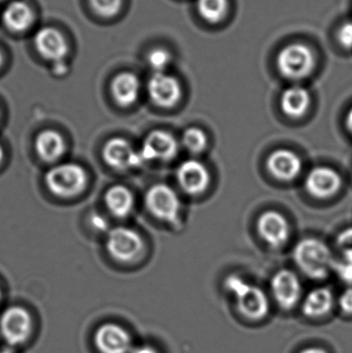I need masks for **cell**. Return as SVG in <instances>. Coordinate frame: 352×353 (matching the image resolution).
<instances>
[{
    "label": "cell",
    "mask_w": 352,
    "mask_h": 353,
    "mask_svg": "<svg viewBox=\"0 0 352 353\" xmlns=\"http://www.w3.org/2000/svg\"><path fill=\"white\" fill-rule=\"evenodd\" d=\"M293 256L299 269L314 280L327 278L335 265L330 249L318 239L300 241L293 248Z\"/></svg>",
    "instance_id": "obj_1"
},
{
    "label": "cell",
    "mask_w": 352,
    "mask_h": 353,
    "mask_svg": "<svg viewBox=\"0 0 352 353\" xmlns=\"http://www.w3.org/2000/svg\"><path fill=\"white\" fill-rule=\"evenodd\" d=\"M225 288L234 294L240 313L246 319L260 321L268 315L270 304L266 294L241 277L231 275L225 280Z\"/></svg>",
    "instance_id": "obj_2"
},
{
    "label": "cell",
    "mask_w": 352,
    "mask_h": 353,
    "mask_svg": "<svg viewBox=\"0 0 352 353\" xmlns=\"http://www.w3.org/2000/svg\"><path fill=\"white\" fill-rule=\"evenodd\" d=\"M45 182L53 194L72 197L84 191L88 176L85 170L76 163H60L47 172Z\"/></svg>",
    "instance_id": "obj_3"
},
{
    "label": "cell",
    "mask_w": 352,
    "mask_h": 353,
    "mask_svg": "<svg viewBox=\"0 0 352 353\" xmlns=\"http://www.w3.org/2000/svg\"><path fill=\"white\" fill-rule=\"evenodd\" d=\"M279 72L291 80H301L313 72L315 57L313 51L304 43H291L277 56Z\"/></svg>",
    "instance_id": "obj_4"
},
{
    "label": "cell",
    "mask_w": 352,
    "mask_h": 353,
    "mask_svg": "<svg viewBox=\"0 0 352 353\" xmlns=\"http://www.w3.org/2000/svg\"><path fill=\"white\" fill-rule=\"evenodd\" d=\"M145 205L157 219L175 224L179 220L181 201L176 191L169 185H153L145 194Z\"/></svg>",
    "instance_id": "obj_5"
},
{
    "label": "cell",
    "mask_w": 352,
    "mask_h": 353,
    "mask_svg": "<svg viewBox=\"0 0 352 353\" xmlns=\"http://www.w3.org/2000/svg\"><path fill=\"white\" fill-rule=\"evenodd\" d=\"M105 246L114 259L130 263L140 256L144 249V242L136 230L119 226L109 230Z\"/></svg>",
    "instance_id": "obj_6"
},
{
    "label": "cell",
    "mask_w": 352,
    "mask_h": 353,
    "mask_svg": "<svg viewBox=\"0 0 352 353\" xmlns=\"http://www.w3.org/2000/svg\"><path fill=\"white\" fill-rule=\"evenodd\" d=\"M30 313L22 307H10L0 317V333L10 346L24 344L32 334Z\"/></svg>",
    "instance_id": "obj_7"
},
{
    "label": "cell",
    "mask_w": 352,
    "mask_h": 353,
    "mask_svg": "<svg viewBox=\"0 0 352 353\" xmlns=\"http://www.w3.org/2000/svg\"><path fill=\"white\" fill-rule=\"evenodd\" d=\"M103 157L112 169L128 171L136 169L144 163L140 152L136 151L125 139H110L103 149Z\"/></svg>",
    "instance_id": "obj_8"
},
{
    "label": "cell",
    "mask_w": 352,
    "mask_h": 353,
    "mask_svg": "<svg viewBox=\"0 0 352 353\" xmlns=\"http://www.w3.org/2000/svg\"><path fill=\"white\" fill-rule=\"evenodd\" d=\"M179 150V145L173 134L165 130L151 132L145 138L140 152L145 161H169L175 159Z\"/></svg>",
    "instance_id": "obj_9"
},
{
    "label": "cell",
    "mask_w": 352,
    "mask_h": 353,
    "mask_svg": "<svg viewBox=\"0 0 352 353\" xmlns=\"http://www.w3.org/2000/svg\"><path fill=\"white\" fill-rule=\"evenodd\" d=\"M151 101L161 108H173L182 97V87L179 80L165 72H154L148 83Z\"/></svg>",
    "instance_id": "obj_10"
},
{
    "label": "cell",
    "mask_w": 352,
    "mask_h": 353,
    "mask_svg": "<svg viewBox=\"0 0 352 353\" xmlns=\"http://www.w3.org/2000/svg\"><path fill=\"white\" fill-rule=\"evenodd\" d=\"M271 288L277 304L285 310L293 308L301 298V282L298 276L289 270L277 272L273 276Z\"/></svg>",
    "instance_id": "obj_11"
},
{
    "label": "cell",
    "mask_w": 352,
    "mask_h": 353,
    "mask_svg": "<svg viewBox=\"0 0 352 353\" xmlns=\"http://www.w3.org/2000/svg\"><path fill=\"white\" fill-rule=\"evenodd\" d=\"M178 184L184 192L198 195L205 192L210 184V174L204 163L196 159L184 161L177 169Z\"/></svg>",
    "instance_id": "obj_12"
},
{
    "label": "cell",
    "mask_w": 352,
    "mask_h": 353,
    "mask_svg": "<svg viewBox=\"0 0 352 353\" xmlns=\"http://www.w3.org/2000/svg\"><path fill=\"white\" fill-rule=\"evenodd\" d=\"M94 344L101 353H132L130 334L115 323H105L95 332Z\"/></svg>",
    "instance_id": "obj_13"
},
{
    "label": "cell",
    "mask_w": 352,
    "mask_h": 353,
    "mask_svg": "<svg viewBox=\"0 0 352 353\" xmlns=\"http://www.w3.org/2000/svg\"><path fill=\"white\" fill-rule=\"evenodd\" d=\"M258 232L260 238L274 248L283 246L289 241V224L279 212H264L258 219Z\"/></svg>",
    "instance_id": "obj_14"
},
{
    "label": "cell",
    "mask_w": 352,
    "mask_h": 353,
    "mask_svg": "<svg viewBox=\"0 0 352 353\" xmlns=\"http://www.w3.org/2000/svg\"><path fill=\"white\" fill-rule=\"evenodd\" d=\"M342 178L332 168L318 167L312 169L305 180V188L312 196L328 199L340 190Z\"/></svg>",
    "instance_id": "obj_15"
},
{
    "label": "cell",
    "mask_w": 352,
    "mask_h": 353,
    "mask_svg": "<svg viewBox=\"0 0 352 353\" xmlns=\"http://www.w3.org/2000/svg\"><path fill=\"white\" fill-rule=\"evenodd\" d=\"M302 161L289 149H278L267 159V168L271 175L281 181H291L302 172Z\"/></svg>",
    "instance_id": "obj_16"
},
{
    "label": "cell",
    "mask_w": 352,
    "mask_h": 353,
    "mask_svg": "<svg viewBox=\"0 0 352 353\" xmlns=\"http://www.w3.org/2000/svg\"><path fill=\"white\" fill-rule=\"evenodd\" d=\"M35 47L45 59L58 63L68 54V43L65 39L57 29L45 27L37 31L34 37Z\"/></svg>",
    "instance_id": "obj_17"
},
{
    "label": "cell",
    "mask_w": 352,
    "mask_h": 353,
    "mask_svg": "<svg viewBox=\"0 0 352 353\" xmlns=\"http://www.w3.org/2000/svg\"><path fill=\"white\" fill-rule=\"evenodd\" d=\"M66 150L65 141L59 132L47 130L41 132L35 140V151L45 163L59 161Z\"/></svg>",
    "instance_id": "obj_18"
},
{
    "label": "cell",
    "mask_w": 352,
    "mask_h": 353,
    "mask_svg": "<svg viewBox=\"0 0 352 353\" xmlns=\"http://www.w3.org/2000/svg\"><path fill=\"white\" fill-rule=\"evenodd\" d=\"M311 103V97L307 89L293 86L283 91L280 105L283 113L293 119H299L307 113Z\"/></svg>",
    "instance_id": "obj_19"
},
{
    "label": "cell",
    "mask_w": 352,
    "mask_h": 353,
    "mask_svg": "<svg viewBox=\"0 0 352 353\" xmlns=\"http://www.w3.org/2000/svg\"><path fill=\"white\" fill-rule=\"evenodd\" d=\"M141 84L132 72H122L112 82V93L118 105L130 107L140 97Z\"/></svg>",
    "instance_id": "obj_20"
},
{
    "label": "cell",
    "mask_w": 352,
    "mask_h": 353,
    "mask_svg": "<svg viewBox=\"0 0 352 353\" xmlns=\"http://www.w3.org/2000/svg\"><path fill=\"white\" fill-rule=\"evenodd\" d=\"M105 201L110 213L117 218L128 217L134 210V195L123 185H115L109 188L105 193Z\"/></svg>",
    "instance_id": "obj_21"
},
{
    "label": "cell",
    "mask_w": 352,
    "mask_h": 353,
    "mask_svg": "<svg viewBox=\"0 0 352 353\" xmlns=\"http://www.w3.org/2000/svg\"><path fill=\"white\" fill-rule=\"evenodd\" d=\"M334 296L329 288H318L311 290L304 301L303 313L310 319H318L330 312Z\"/></svg>",
    "instance_id": "obj_22"
},
{
    "label": "cell",
    "mask_w": 352,
    "mask_h": 353,
    "mask_svg": "<svg viewBox=\"0 0 352 353\" xmlns=\"http://www.w3.org/2000/svg\"><path fill=\"white\" fill-rule=\"evenodd\" d=\"M4 24L14 31H24L33 22V12L30 6L23 1H12L6 6L3 14Z\"/></svg>",
    "instance_id": "obj_23"
},
{
    "label": "cell",
    "mask_w": 352,
    "mask_h": 353,
    "mask_svg": "<svg viewBox=\"0 0 352 353\" xmlns=\"http://www.w3.org/2000/svg\"><path fill=\"white\" fill-rule=\"evenodd\" d=\"M198 8L200 16L210 23L222 20L229 10L227 0H198Z\"/></svg>",
    "instance_id": "obj_24"
},
{
    "label": "cell",
    "mask_w": 352,
    "mask_h": 353,
    "mask_svg": "<svg viewBox=\"0 0 352 353\" xmlns=\"http://www.w3.org/2000/svg\"><path fill=\"white\" fill-rule=\"evenodd\" d=\"M182 144L191 153H200L207 148L208 138L204 130L198 128H189L184 132Z\"/></svg>",
    "instance_id": "obj_25"
},
{
    "label": "cell",
    "mask_w": 352,
    "mask_h": 353,
    "mask_svg": "<svg viewBox=\"0 0 352 353\" xmlns=\"http://www.w3.org/2000/svg\"><path fill=\"white\" fill-rule=\"evenodd\" d=\"M172 62V56L167 50L154 49L149 53L148 63L155 72H165Z\"/></svg>",
    "instance_id": "obj_26"
},
{
    "label": "cell",
    "mask_w": 352,
    "mask_h": 353,
    "mask_svg": "<svg viewBox=\"0 0 352 353\" xmlns=\"http://www.w3.org/2000/svg\"><path fill=\"white\" fill-rule=\"evenodd\" d=\"M95 12L103 17H112L119 12L122 0H89Z\"/></svg>",
    "instance_id": "obj_27"
},
{
    "label": "cell",
    "mask_w": 352,
    "mask_h": 353,
    "mask_svg": "<svg viewBox=\"0 0 352 353\" xmlns=\"http://www.w3.org/2000/svg\"><path fill=\"white\" fill-rule=\"evenodd\" d=\"M336 244L342 253L343 259H352V228H345L338 234Z\"/></svg>",
    "instance_id": "obj_28"
},
{
    "label": "cell",
    "mask_w": 352,
    "mask_h": 353,
    "mask_svg": "<svg viewBox=\"0 0 352 353\" xmlns=\"http://www.w3.org/2000/svg\"><path fill=\"white\" fill-rule=\"evenodd\" d=\"M334 269L343 282L352 286V259H343L340 263H335Z\"/></svg>",
    "instance_id": "obj_29"
},
{
    "label": "cell",
    "mask_w": 352,
    "mask_h": 353,
    "mask_svg": "<svg viewBox=\"0 0 352 353\" xmlns=\"http://www.w3.org/2000/svg\"><path fill=\"white\" fill-rule=\"evenodd\" d=\"M338 41L346 49H352V22H346L338 31Z\"/></svg>",
    "instance_id": "obj_30"
},
{
    "label": "cell",
    "mask_w": 352,
    "mask_h": 353,
    "mask_svg": "<svg viewBox=\"0 0 352 353\" xmlns=\"http://www.w3.org/2000/svg\"><path fill=\"white\" fill-rule=\"evenodd\" d=\"M339 304L343 312L352 314V286L346 288L339 299Z\"/></svg>",
    "instance_id": "obj_31"
},
{
    "label": "cell",
    "mask_w": 352,
    "mask_h": 353,
    "mask_svg": "<svg viewBox=\"0 0 352 353\" xmlns=\"http://www.w3.org/2000/svg\"><path fill=\"white\" fill-rule=\"evenodd\" d=\"M90 220L91 225L94 230H99V232H107L109 230V223L103 216L99 215V214H93Z\"/></svg>",
    "instance_id": "obj_32"
},
{
    "label": "cell",
    "mask_w": 352,
    "mask_h": 353,
    "mask_svg": "<svg viewBox=\"0 0 352 353\" xmlns=\"http://www.w3.org/2000/svg\"><path fill=\"white\" fill-rule=\"evenodd\" d=\"M132 353H158L154 348L148 345L140 346V347L134 348Z\"/></svg>",
    "instance_id": "obj_33"
},
{
    "label": "cell",
    "mask_w": 352,
    "mask_h": 353,
    "mask_svg": "<svg viewBox=\"0 0 352 353\" xmlns=\"http://www.w3.org/2000/svg\"><path fill=\"white\" fill-rule=\"evenodd\" d=\"M346 128L349 132L352 134V107L349 110L346 116Z\"/></svg>",
    "instance_id": "obj_34"
},
{
    "label": "cell",
    "mask_w": 352,
    "mask_h": 353,
    "mask_svg": "<svg viewBox=\"0 0 352 353\" xmlns=\"http://www.w3.org/2000/svg\"><path fill=\"white\" fill-rule=\"evenodd\" d=\"M301 353H328L326 350H322V348L318 347H310L307 348V350H303Z\"/></svg>",
    "instance_id": "obj_35"
},
{
    "label": "cell",
    "mask_w": 352,
    "mask_h": 353,
    "mask_svg": "<svg viewBox=\"0 0 352 353\" xmlns=\"http://www.w3.org/2000/svg\"><path fill=\"white\" fill-rule=\"evenodd\" d=\"M0 353H16L14 352V350H12L10 347H6L2 348L1 350H0Z\"/></svg>",
    "instance_id": "obj_36"
},
{
    "label": "cell",
    "mask_w": 352,
    "mask_h": 353,
    "mask_svg": "<svg viewBox=\"0 0 352 353\" xmlns=\"http://www.w3.org/2000/svg\"><path fill=\"white\" fill-rule=\"evenodd\" d=\"M4 159V150L2 148L1 144H0V165H1L2 161Z\"/></svg>",
    "instance_id": "obj_37"
},
{
    "label": "cell",
    "mask_w": 352,
    "mask_h": 353,
    "mask_svg": "<svg viewBox=\"0 0 352 353\" xmlns=\"http://www.w3.org/2000/svg\"><path fill=\"white\" fill-rule=\"evenodd\" d=\"M1 63H2V55H1V52H0V65H1Z\"/></svg>",
    "instance_id": "obj_38"
},
{
    "label": "cell",
    "mask_w": 352,
    "mask_h": 353,
    "mask_svg": "<svg viewBox=\"0 0 352 353\" xmlns=\"http://www.w3.org/2000/svg\"><path fill=\"white\" fill-rule=\"evenodd\" d=\"M0 299H1V290H0Z\"/></svg>",
    "instance_id": "obj_39"
}]
</instances>
